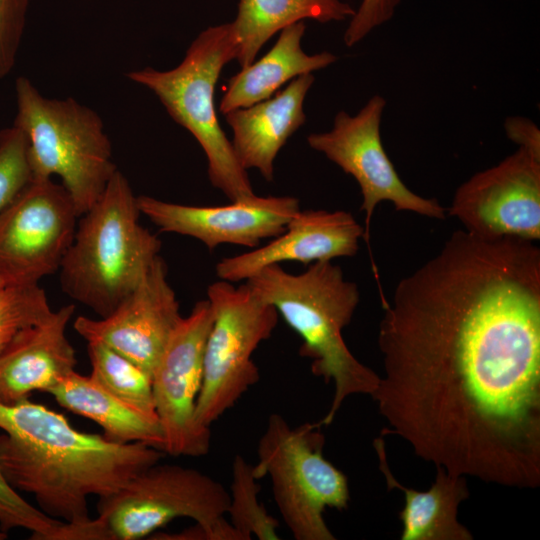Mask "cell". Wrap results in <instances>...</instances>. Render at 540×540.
Instances as JSON below:
<instances>
[{
  "label": "cell",
  "instance_id": "1",
  "mask_svg": "<svg viewBox=\"0 0 540 540\" xmlns=\"http://www.w3.org/2000/svg\"><path fill=\"white\" fill-rule=\"evenodd\" d=\"M382 306L381 436L454 475L539 486V255L455 231Z\"/></svg>",
  "mask_w": 540,
  "mask_h": 540
},
{
  "label": "cell",
  "instance_id": "2",
  "mask_svg": "<svg viewBox=\"0 0 540 540\" xmlns=\"http://www.w3.org/2000/svg\"><path fill=\"white\" fill-rule=\"evenodd\" d=\"M0 470L16 491L61 520L89 517L88 497H104L161 459L144 443L120 444L75 429L66 417L29 398L0 403Z\"/></svg>",
  "mask_w": 540,
  "mask_h": 540
},
{
  "label": "cell",
  "instance_id": "3",
  "mask_svg": "<svg viewBox=\"0 0 540 540\" xmlns=\"http://www.w3.org/2000/svg\"><path fill=\"white\" fill-rule=\"evenodd\" d=\"M246 283L300 336L299 353L311 360L312 373L326 384H334L332 402L321 425L332 423L349 396L373 394L380 376L352 354L343 338L360 302V292L340 266L319 261L300 274H291L273 264Z\"/></svg>",
  "mask_w": 540,
  "mask_h": 540
},
{
  "label": "cell",
  "instance_id": "4",
  "mask_svg": "<svg viewBox=\"0 0 540 540\" xmlns=\"http://www.w3.org/2000/svg\"><path fill=\"white\" fill-rule=\"evenodd\" d=\"M137 196L116 171L82 215L59 268L62 290L99 317L137 287L159 256L161 241L139 222Z\"/></svg>",
  "mask_w": 540,
  "mask_h": 540
},
{
  "label": "cell",
  "instance_id": "5",
  "mask_svg": "<svg viewBox=\"0 0 540 540\" xmlns=\"http://www.w3.org/2000/svg\"><path fill=\"white\" fill-rule=\"evenodd\" d=\"M16 96L14 126L27 138L33 179L58 176L82 216L117 171L100 116L73 98L42 96L25 77L16 80Z\"/></svg>",
  "mask_w": 540,
  "mask_h": 540
},
{
  "label": "cell",
  "instance_id": "6",
  "mask_svg": "<svg viewBox=\"0 0 540 540\" xmlns=\"http://www.w3.org/2000/svg\"><path fill=\"white\" fill-rule=\"evenodd\" d=\"M236 56V42L227 23L202 31L177 67L167 71L146 67L127 74L149 88L171 118L194 136L206 155L212 185L231 201L255 195L247 170L220 127L214 104L219 75Z\"/></svg>",
  "mask_w": 540,
  "mask_h": 540
},
{
  "label": "cell",
  "instance_id": "7",
  "mask_svg": "<svg viewBox=\"0 0 540 540\" xmlns=\"http://www.w3.org/2000/svg\"><path fill=\"white\" fill-rule=\"evenodd\" d=\"M321 426L292 428L280 414H271L253 465L257 480L270 477L276 506L296 540H335L324 512L344 510L350 500L346 475L323 456Z\"/></svg>",
  "mask_w": 540,
  "mask_h": 540
},
{
  "label": "cell",
  "instance_id": "8",
  "mask_svg": "<svg viewBox=\"0 0 540 540\" xmlns=\"http://www.w3.org/2000/svg\"><path fill=\"white\" fill-rule=\"evenodd\" d=\"M228 505L229 492L209 475L157 462L99 497L97 511L113 540L145 538L179 517L194 520L208 540H241L226 519Z\"/></svg>",
  "mask_w": 540,
  "mask_h": 540
},
{
  "label": "cell",
  "instance_id": "9",
  "mask_svg": "<svg viewBox=\"0 0 540 540\" xmlns=\"http://www.w3.org/2000/svg\"><path fill=\"white\" fill-rule=\"evenodd\" d=\"M213 322L204 352L203 380L195 418L210 428L255 385L259 370L252 355L275 329L279 314L247 283L219 280L207 289Z\"/></svg>",
  "mask_w": 540,
  "mask_h": 540
},
{
  "label": "cell",
  "instance_id": "10",
  "mask_svg": "<svg viewBox=\"0 0 540 540\" xmlns=\"http://www.w3.org/2000/svg\"><path fill=\"white\" fill-rule=\"evenodd\" d=\"M78 213L61 184L32 181L0 212V278L35 285L58 271L76 231Z\"/></svg>",
  "mask_w": 540,
  "mask_h": 540
},
{
  "label": "cell",
  "instance_id": "11",
  "mask_svg": "<svg viewBox=\"0 0 540 540\" xmlns=\"http://www.w3.org/2000/svg\"><path fill=\"white\" fill-rule=\"evenodd\" d=\"M386 100L375 95L354 116L340 111L328 132L312 133L309 146L323 153L358 183L365 213L364 240L369 245L370 224L377 205L389 201L397 211L444 219L446 209L434 198L411 191L401 180L385 152L380 123Z\"/></svg>",
  "mask_w": 540,
  "mask_h": 540
},
{
  "label": "cell",
  "instance_id": "12",
  "mask_svg": "<svg viewBox=\"0 0 540 540\" xmlns=\"http://www.w3.org/2000/svg\"><path fill=\"white\" fill-rule=\"evenodd\" d=\"M212 322L209 300L198 301L178 322L152 373L155 411L164 438L162 451L174 457H201L210 449V428L197 423L195 410Z\"/></svg>",
  "mask_w": 540,
  "mask_h": 540
},
{
  "label": "cell",
  "instance_id": "13",
  "mask_svg": "<svg viewBox=\"0 0 540 540\" xmlns=\"http://www.w3.org/2000/svg\"><path fill=\"white\" fill-rule=\"evenodd\" d=\"M448 215L483 238L540 239V158L518 148L456 190Z\"/></svg>",
  "mask_w": 540,
  "mask_h": 540
},
{
  "label": "cell",
  "instance_id": "14",
  "mask_svg": "<svg viewBox=\"0 0 540 540\" xmlns=\"http://www.w3.org/2000/svg\"><path fill=\"white\" fill-rule=\"evenodd\" d=\"M167 265L157 256L137 287L105 317L78 316L75 331L126 357L151 377L166 344L182 318Z\"/></svg>",
  "mask_w": 540,
  "mask_h": 540
},
{
  "label": "cell",
  "instance_id": "15",
  "mask_svg": "<svg viewBox=\"0 0 540 540\" xmlns=\"http://www.w3.org/2000/svg\"><path fill=\"white\" fill-rule=\"evenodd\" d=\"M140 213L161 231L190 236L210 250L220 244L256 248L280 235L301 210L291 196L252 197L223 206H190L137 196Z\"/></svg>",
  "mask_w": 540,
  "mask_h": 540
},
{
  "label": "cell",
  "instance_id": "16",
  "mask_svg": "<svg viewBox=\"0 0 540 540\" xmlns=\"http://www.w3.org/2000/svg\"><path fill=\"white\" fill-rule=\"evenodd\" d=\"M364 239V227L346 211L300 210L285 230L261 247L220 260L216 275L220 280L240 282L273 264H311L354 256Z\"/></svg>",
  "mask_w": 540,
  "mask_h": 540
},
{
  "label": "cell",
  "instance_id": "17",
  "mask_svg": "<svg viewBox=\"0 0 540 540\" xmlns=\"http://www.w3.org/2000/svg\"><path fill=\"white\" fill-rule=\"evenodd\" d=\"M75 311L65 305L19 331L0 352V403L14 404L35 391L49 392L75 370L76 353L66 337Z\"/></svg>",
  "mask_w": 540,
  "mask_h": 540
},
{
  "label": "cell",
  "instance_id": "18",
  "mask_svg": "<svg viewBox=\"0 0 540 540\" xmlns=\"http://www.w3.org/2000/svg\"><path fill=\"white\" fill-rule=\"evenodd\" d=\"M313 82L311 73L301 75L274 96L225 114L234 153L245 170L256 168L266 181L273 180L277 154L305 123L303 104Z\"/></svg>",
  "mask_w": 540,
  "mask_h": 540
},
{
  "label": "cell",
  "instance_id": "19",
  "mask_svg": "<svg viewBox=\"0 0 540 540\" xmlns=\"http://www.w3.org/2000/svg\"><path fill=\"white\" fill-rule=\"evenodd\" d=\"M379 470L388 489L404 493L405 504L399 513L402 522L401 540H472V533L459 522L460 504L469 497L466 477L436 467V477L427 491H418L401 484L391 472L385 440L373 441Z\"/></svg>",
  "mask_w": 540,
  "mask_h": 540
},
{
  "label": "cell",
  "instance_id": "20",
  "mask_svg": "<svg viewBox=\"0 0 540 540\" xmlns=\"http://www.w3.org/2000/svg\"><path fill=\"white\" fill-rule=\"evenodd\" d=\"M305 28L303 21L285 27L264 57L232 76L220 101V112L225 115L264 101L289 80L334 63L337 57L330 52L308 55L302 50Z\"/></svg>",
  "mask_w": 540,
  "mask_h": 540
},
{
  "label": "cell",
  "instance_id": "21",
  "mask_svg": "<svg viewBox=\"0 0 540 540\" xmlns=\"http://www.w3.org/2000/svg\"><path fill=\"white\" fill-rule=\"evenodd\" d=\"M48 393L60 406L98 424L109 441L144 443L163 452L164 438L158 418L127 405L91 375L74 370Z\"/></svg>",
  "mask_w": 540,
  "mask_h": 540
},
{
  "label": "cell",
  "instance_id": "22",
  "mask_svg": "<svg viewBox=\"0 0 540 540\" xmlns=\"http://www.w3.org/2000/svg\"><path fill=\"white\" fill-rule=\"evenodd\" d=\"M355 10L341 0H240L235 20L236 60L242 68L254 62L262 46L278 31L305 19L321 23L352 17Z\"/></svg>",
  "mask_w": 540,
  "mask_h": 540
},
{
  "label": "cell",
  "instance_id": "23",
  "mask_svg": "<svg viewBox=\"0 0 540 540\" xmlns=\"http://www.w3.org/2000/svg\"><path fill=\"white\" fill-rule=\"evenodd\" d=\"M88 355L96 382L127 405L157 417L148 372L99 342H88Z\"/></svg>",
  "mask_w": 540,
  "mask_h": 540
},
{
  "label": "cell",
  "instance_id": "24",
  "mask_svg": "<svg viewBox=\"0 0 540 540\" xmlns=\"http://www.w3.org/2000/svg\"><path fill=\"white\" fill-rule=\"evenodd\" d=\"M260 485L253 474V465L237 454L232 463V483L227 514L241 540L255 536L259 540L280 539L279 522L258 500Z\"/></svg>",
  "mask_w": 540,
  "mask_h": 540
},
{
  "label": "cell",
  "instance_id": "25",
  "mask_svg": "<svg viewBox=\"0 0 540 540\" xmlns=\"http://www.w3.org/2000/svg\"><path fill=\"white\" fill-rule=\"evenodd\" d=\"M52 311L39 284L5 286L0 291V352L19 331L46 319Z\"/></svg>",
  "mask_w": 540,
  "mask_h": 540
},
{
  "label": "cell",
  "instance_id": "26",
  "mask_svg": "<svg viewBox=\"0 0 540 540\" xmlns=\"http://www.w3.org/2000/svg\"><path fill=\"white\" fill-rule=\"evenodd\" d=\"M28 141L13 126L0 132V212L32 181Z\"/></svg>",
  "mask_w": 540,
  "mask_h": 540
},
{
  "label": "cell",
  "instance_id": "27",
  "mask_svg": "<svg viewBox=\"0 0 540 540\" xmlns=\"http://www.w3.org/2000/svg\"><path fill=\"white\" fill-rule=\"evenodd\" d=\"M61 520L52 518L27 502L10 486L0 470V529L22 528L31 531L30 539L48 540Z\"/></svg>",
  "mask_w": 540,
  "mask_h": 540
},
{
  "label": "cell",
  "instance_id": "28",
  "mask_svg": "<svg viewBox=\"0 0 540 540\" xmlns=\"http://www.w3.org/2000/svg\"><path fill=\"white\" fill-rule=\"evenodd\" d=\"M30 0H0V77L13 68Z\"/></svg>",
  "mask_w": 540,
  "mask_h": 540
},
{
  "label": "cell",
  "instance_id": "29",
  "mask_svg": "<svg viewBox=\"0 0 540 540\" xmlns=\"http://www.w3.org/2000/svg\"><path fill=\"white\" fill-rule=\"evenodd\" d=\"M401 0H362L351 17L344 34L346 46L351 47L362 40L374 28L389 21Z\"/></svg>",
  "mask_w": 540,
  "mask_h": 540
},
{
  "label": "cell",
  "instance_id": "30",
  "mask_svg": "<svg viewBox=\"0 0 540 540\" xmlns=\"http://www.w3.org/2000/svg\"><path fill=\"white\" fill-rule=\"evenodd\" d=\"M48 540H113V536L100 517L62 521Z\"/></svg>",
  "mask_w": 540,
  "mask_h": 540
},
{
  "label": "cell",
  "instance_id": "31",
  "mask_svg": "<svg viewBox=\"0 0 540 540\" xmlns=\"http://www.w3.org/2000/svg\"><path fill=\"white\" fill-rule=\"evenodd\" d=\"M504 129L507 137L519 148L540 158V131L534 122L522 116H511L506 118Z\"/></svg>",
  "mask_w": 540,
  "mask_h": 540
},
{
  "label": "cell",
  "instance_id": "32",
  "mask_svg": "<svg viewBox=\"0 0 540 540\" xmlns=\"http://www.w3.org/2000/svg\"><path fill=\"white\" fill-rule=\"evenodd\" d=\"M8 533L0 529V540L7 539Z\"/></svg>",
  "mask_w": 540,
  "mask_h": 540
},
{
  "label": "cell",
  "instance_id": "33",
  "mask_svg": "<svg viewBox=\"0 0 540 540\" xmlns=\"http://www.w3.org/2000/svg\"><path fill=\"white\" fill-rule=\"evenodd\" d=\"M5 286H7V285H6V284L3 282V280L0 278V291H1Z\"/></svg>",
  "mask_w": 540,
  "mask_h": 540
}]
</instances>
